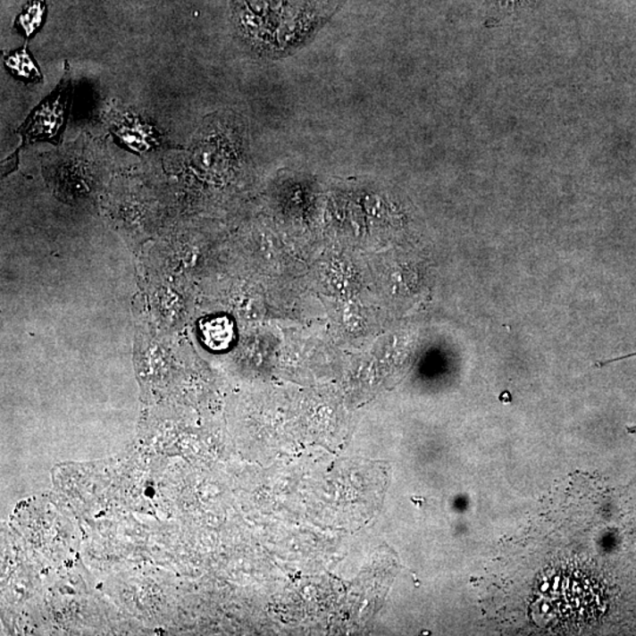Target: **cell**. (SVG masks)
Here are the masks:
<instances>
[{"instance_id":"6da1fadb","label":"cell","mask_w":636,"mask_h":636,"mask_svg":"<svg viewBox=\"0 0 636 636\" xmlns=\"http://www.w3.org/2000/svg\"><path fill=\"white\" fill-rule=\"evenodd\" d=\"M72 79L69 64L65 63L64 76L49 96L29 113L27 121L21 125V133L24 144L47 140L58 144L68 120L71 105Z\"/></svg>"},{"instance_id":"7a4b0ae2","label":"cell","mask_w":636,"mask_h":636,"mask_svg":"<svg viewBox=\"0 0 636 636\" xmlns=\"http://www.w3.org/2000/svg\"><path fill=\"white\" fill-rule=\"evenodd\" d=\"M114 133L121 142L136 150L149 149L156 140L153 129L136 117L121 116L116 121Z\"/></svg>"},{"instance_id":"3957f363","label":"cell","mask_w":636,"mask_h":636,"mask_svg":"<svg viewBox=\"0 0 636 636\" xmlns=\"http://www.w3.org/2000/svg\"><path fill=\"white\" fill-rule=\"evenodd\" d=\"M4 64L16 79L31 81V83H39L43 80L39 66L29 53L28 46L4 54Z\"/></svg>"},{"instance_id":"277c9868","label":"cell","mask_w":636,"mask_h":636,"mask_svg":"<svg viewBox=\"0 0 636 636\" xmlns=\"http://www.w3.org/2000/svg\"><path fill=\"white\" fill-rule=\"evenodd\" d=\"M203 341L210 349L224 350L234 339V325L227 317H214L205 321L201 328Z\"/></svg>"},{"instance_id":"5b68a950","label":"cell","mask_w":636,"mask_h":636,"mask_svg":"<svg viewBox=\"0 0 636 636\" xmlns=\"http://www.w3.org/2000/svg\"><path fill=\"white\" fill-rule=\"evenodd\" d=\"M46 0H29L14 20V28L27 38L36 35L46 20Z\"/></svg>"},{"instance_id":"8992f818","label":"cell","mask_w":636,"mask_h":636,"mask_svg":"<svg viewBox=\"0 0 636 636\" xmlns=\"http://www.w3.org/2000/svg\"><path fill=\"white\" fill-rule=\"evenodd\" d=\"M630 432H636V427L628 429Z\"/></svg>"}]
</instances>
